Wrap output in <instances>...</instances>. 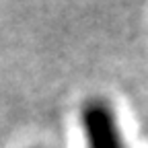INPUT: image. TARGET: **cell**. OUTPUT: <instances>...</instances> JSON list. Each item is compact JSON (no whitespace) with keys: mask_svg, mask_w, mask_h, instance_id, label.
<instances>
[{"mask_svg":"<svg viewBox=\"0 0 148 148\" xmlns=\"http://www.w3.org/2000/svg\"><path fill=\"white\" fill-rule=\"evenodd\" d=\"M86 130L90 148H123L113 117L103 107H92L86 111Z\"/></svg>","mask_w":148,"mask_h":148,"instance_id":"1","label":"cell"}]
</instances>
